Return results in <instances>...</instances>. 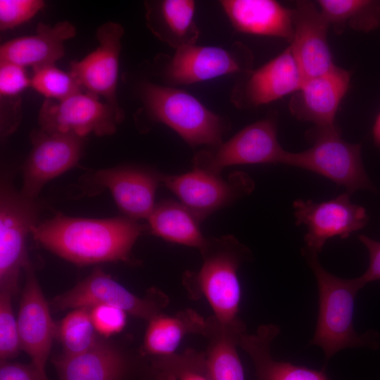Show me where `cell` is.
Returning <instances> with one entry per match:
<instances>
[{
  "mask_svg": "<svg viewBox=\"0 0 380 380\" xmlns=\"http://www.w3.org/2000/svg\"><path fill=\"white\" fill-rule=\"evenodd\" d=\"M123 119L99 96L83 91L61 101L46 99L38 123L40 129L47 132L72 133L84 138L90 133L111 135Z\"/></svg>",
  "mask_w": 380,
  "mask_h": 380,
  "instance_id": "obj_11",
  "label": "cell"
},
{
  "mask_svg": "<svg viewBox=\"0 0 380 380\" xmlns=\"http://www.w3.org/2000/svg\"><path fill=\"white\" fill-rule=\"evenodd\" d=\"M222 8L240 32L282 38L291 42L293 10L274 0H222Z\"/></svg>",
  "mask_w": 380,
  "mask_h": 380,
  "instance_id": "obj_22",
  "label": "cell"
},
{
  "mask_svg": "<svg viewBox=\"0 0 380 380\" xmlns=\"http://www.w3.org/2000/svg\"><path fill=\"white\" fill-rule=\"evenodd\" d=\"M41 204L24 196L8 181L1 184L0 286L12 295L18 291L20 272L28 260L25 243L37 222Z\"/></svg>",
  "mask_w": 380,
  "mask_h": 380,
  "instance_id": "obj_7",
  "label": "cell"
},
{
  "mask_svg": "<svg viewBox=\"0 0 380 380\" xmlns=\"http://www.w3.org/2000/svg\"><path fill=\"white\" fill-rule=\"evenodd\" d=\"M301 252L315 274L319 291L317 322L308 345L322 348L327 360L346 348L376 347L372 332L359 334L354 329L355 298L362 288L357 277H336L322 267L318 253L305 247Z\"/></svg>",
  "mask_w": 380,
  "mask_h": 380,
  "instance_id": "obj_3",
  "label": "cell"
},
{
  "mask_svg": "<svg viewBox=\"0 0 380 380\" xmlns=\"http://www.w3.org/2000/svg\"><path fill=\"white\" fill-rule=\"evenodd\" d=\"M12 294L7 291L0 293V357L8 360L15 357L21 349L18 322L11 305Z\"/></svg>",
  "mask_w": 380,
  "mask_h": 380,
  "instance_id": "obj_32",
  "label": "cell"
},
{
  "mask_svg": "<svg viewBox=\"0 0 380 380\" xmlns=\"http://www.w3.org/2000/svg\"><path fill=\"white\" fill-rule=\"evenodd\" d=\"M158 74L170 85L191 84L225 75L243 74L252 70L253 56L243 43L229 47L188 45L172 56L159 55L156 61Z\"/></svg>",
  "mask_w": 380,
  "mask_h": 380,
  "instance_id": "obj_6",
  "label": "cell"
},
{
  "mask_svg": "<svg viewBox=\"0 0 380 380\" xmlns=\"http://www.w3.org/2000/svg\"><path fill=\"white\" fill-rule=\"evenodd\" d=\"M350 73L336 66L320 76L305 79L289 101L291 115L315 127L336 125L338 106L349 89Z\"/></svg>",
  "mask_w": 380,
  "mask_h": 380,
  "instance_id": "obj_20",
  "label": "cell"
},
{
  "mask_svg": "<svg viewBox=\"0 0 380 380\" xmlns=\"http://www.w3.org/2000/svg\"><path fill=\"white\" fill-rule=\"evenodd\" d=\"M360 241L367 248L369 255L367 270L357 279L363 287L367 283L380 279V241L365 235L359 236Z\"/></svg>",
  "mask_w": 380,
  "mask_h": 380,
  "instance_id": "obj_37",
  "label": "cell"
},
{
  "mask_svg": "<svg viewBox=\"0 0 380 380\" xmlns=\"http://www.w3.org/2000/svg\"><path fill=\"white\" fill-rule=\"evenodd\" d=\"M52 362L59 380H151L148 359H136L99 341L85 352L70 356L63 354Z\"/></svg>",
  "mask_w": 380,
  "mask_h": 380,
  "instance_id": "obj_15",
  "label": "cell"
},
{
  "mask_svg": "<svg viewBox=\"0 0 380 380\" xmlns=\"http://www.w3.org/2000/svg\"><path fill=\"white\" fill-rule=\"evenodd\" d=\"M147 221L153 234L169 242L200 250L207 239L201 223L180 201L166 199L156 203Z\"/></svg>",
  "mask_w": 380,
  "mask_h": 380,
  "instance_id": "obj_27",
  "label": "cell"
},
{
  "mask_svg": "<svg viewBox=\"0 0 380 380\" xmlns=\"http://www.w3.org/2000/svg\"><path fill=\"white\" fill-rule=\"evenodd\" d=\"M206 319L191 309L173 315L160 313L148 321L141 353L158 357L175 353L182 338L188 334L205 333Z\"/></svg>",
  "mask_w": 380,
  "mask_h": 380,
  "instance_id": "obj_26",
  "label": "cell"
},
{
  "mask_svg": "<svg viewBox=\"0 0 380 380\" xmlns=\"http://www.w3.org/2000/svg\"><path fill=\"white\" fill-rule=\"evenodd\" d=\"M90 317L96 331L105 336L120 332L126 324V312L114 306L97 305L90 308Z\"/></svg>",
  "mask_w": 380,
  "mask_h": 380,
  "instance_id": "obj_34",
  "label": "cell"
},
{
  "mask_svg": "<svg viewBox=\"0 0 380 380\" xmlns=\"http://www.w3.org/2000/svg\"><path fill=\"white\" fill-rule=\"evenodd\" d=\"M30 86L46 99L56 101L84 91L70 72H64L54 65L34 69Z\"/></svg>",
  "mask_w": 380,
  "mask_h": 380,
  "instance_id": "obj_31",
  "label": "cell"
},
{
  "mask_svg": "<svg viewBox=\"0 0 380 380\" xmlns=\"http://www.w3.org/2000/svg\"><path fill=\"white\" fill-rule=\"evenodd\" d=\"M23 270L25 284L21 296L18 327L21 349L32 359V363L44 376L56 326L52 321L48 303L29 260Z\"/></svg>",
  "mask_w": 380,
  "mask_h": 380,
  "instance_id": "obj_19",
  "label": "cell"
},
{
  "mask_svg": "<svg viewBox=\"0 0 380 380\" xmlns=\"http://www.w3.org/2000/svg\"><path fill=\"white\" fill-rule=\"evenodd\" d=\"M144 4L146 25L160 41L175 49L196 44L200 32L194 1H148Z\"/></svg>",
  "mask_w": 380,
  "mask_h": 380,
  "instance_id": "obj_24",
  "label": "cell"
},
{
  "mask_svg": "<svg viewBox=\"0 0 380 380\" xmlns=\"http://www.w3.org/2000/svg\"><path fill=\"white\" fill-rule=\"evenodd\" d=\"M124 30L118 23L107 22L96 31L99 46L79 61H72L70 72L82 89L104 98L106 103L125 117L116 96L119 56Z\"/></svg>",
  "mask_w": 380,
  "mask_h": 380,
  "instance_id": "obj_17",
  "label": "cell"
},
{
  "mask_svg": "<svg viewBox=\"0 0 380 380\" xmlns=\"http://www.w3.org/2000/svg\"><path fill=\"white\" fill-rule=\"evenodd\" d=\"M304 80L289 46L256 70L241 74L230 99L239 109L256 108L293 94Z\"/></svg>",
  "mask_w": 380,
  "mask_h": 380,
  "instance_id": "obj_14",
  "label": "cell"
},
{
  "mask_svg": "<svg viewBox=\"0 0 380 380\" xmlns=\"http://www.w3.org/2000/svg\"><path fill=\"white\" fill-rule=\"evenodd\" d=\"M76 30L68 21L54 25L38 24L36 33L13 39L1 44L0 62H9L33 70L54 65L65 54L63 43L75 35Z\"/></svg>",
  "mask_w": 380,
  "mask_h": 380,
  "instance_id": "obj_21",
  "label": "cell"
},
{
  "mask_svg": "<svg viewBox=\"0 0 380 380\" xmlns=\"http://www.w3.org/2000/svg\"><path fill=\"white\" fill-rule=\"evenodd\" d=\"M287 151L277 138L274 118L256 121L241 129L221 144L195 153L193 167L220 175L227 167L246 164H284Z\"/></svg>",
  "mask_w": 380,
  "mask_h": 380,
  "instance_id": "obj_8",
  "label": "cell"
},
{
  "mask_svg": "<svg viewBox=\"0 0 380 380\" xmlns=\"http://www.w3.org/2000/svg\"><path fill=\"white\" fill-rule=\"evenodd\" d=\"M199 251L203 259L199 270L187 271L183 276L189 296L205 297L221 323L241 321L238 317L241 292L237 272L251 258V251L235 236L224 235L207 238Z\"/></svg>",
  "mask_w": 380,
  "mask_h": 380,
  "instance_id": "obj_2",
  "label": "cell"
},
{
  "mask_svg": "<svg viewBox=\"0 0 380 380\" xmlns=\"http://www.w3.org/2000/svg\"><path fill=\"white\" fill-rule=\"evenodd\" d=\"M350 196L345 192L319 203L303 199L293 202L296 224L307 227L305 248L319 253L329 239H346L367 224L369 217L365 208L352 203Z\"/></svg>",
  "mask_w": 380,
  "mask_h": 380,
  "instance_id": "obj_12",
  "label": "cell"
},
{
  "mask_svg": "<svg viewBox=\"0 0 380 380\" xmlns=\"http://www.w3.org/2000/svg\"><path fill=\"white\" fill-rule=\"evenodd\" d=\"M316 4L336 34L346 28L369 32L380 26V1L318 0Z\"/></svg>",
  "mask_w": 380,
  "mask_h": 380,
  "instance_id": "obj_28",
  "label": "cell"
},
{
  "mask_svg": "<svg viewBox=\"0 0 380 380\" xmlns=\"http://www.w3.org/2000/svg\"><path fill=\"white\" fill-rule=\"evenodd\" d=\"M374 144L380 148V113H379L372 129Z\"/></svg>",
  "mask_w": 380,
  "mask_h": 380,
  "instance_id": "obj_38",
  "label": "cell"
},
{
  "mask_svg": "<svg viewBox=\"0 0 380 380\" xmlns=\"http://www.w3.org/2000/svg\"><path fill=\"white\" fill-rule=\"evenodd\" d=\"M44 6L41 0H1L0 28L12 29L29 20Z\"/></svg>",
  "mask_w": 380,
  "mask_h": 380,
  "instance_id": "obj_33",
  "label": "cell"
},
{
  "mask_svg": "<svg viewBox=\"0 0 380 380\" xmlns=\"http://www.w3.org/2000/svg\"><path fill=\"white\" fill-rule=\"evenodd\" d=\"M162 174L149 168L126 165L94 171L84 179L91 187V194L93 190L108 189L126 217L138 221L147 220L153 211Z\"/></svg>",
  "mask_w": 380,
  "mask_h": 380,
  "instance_id": "obj_16",
  "label": "cell"
},
{
  "mask_svg": "<svg viewBox=\"0 0 380 380\" xmlns=\"http://www.w3.org/2000/svg\"><path fill=\"white\" fill-rule=\"evenodd\" d=\"M89 309H74L56 326V335L62 343L63 355H78L98 342Z\"/></svg>",
  "mask_w": 380,
  "mask_h": 380,
  "instance_id": "obj_30",
  "label": "cell"
},
{
  "mask_svg": "<svg viewBox=\"0 0 380 380\" xmlns=\"http://www.w3.org/2000/svg\"><path fill=\"white\" fill-rule=\"evenodd\" d=\"M30 86L25 68L9 62H0L1 96H14Z\"/></svg>",
  "mask_w": 380,
  "mask_h": 380,
  "instance_id": "obj_35",
  "label": "cell"
},
{
  "mask_svg": "<svg viewBox=\"0 0 380 380\" xmlns=\"http://www.w3.org/2000/svg\"><path fill=\"white\" fill-rule=\"evenodd\" d=\"M146 227L127 217L91 219L58 213L32 229L34 240L76 265L122 261L134 264L132 250Z\"/></svg>",
  "mask_w": 380,
  "mask_h": 380,
  "instance_id": "obj_1",
  "label": "cell"
},
{
  "mask_svg": "<svg viewBox=\"0 0 380 380\" xmlns=\"http://www.w3.org/2000/svg\"><path fill=\"white\" fill-rule=\"evenodd\" d=\"M292 10L293 34L289 46L304 79L329 72L336 65L328 43L329 21L310 1H298Z\"/></svg>",
  "mask_w": 380,
  "mask_h": 380,
  "instance_id": "obj_18",
  "label": "cell"
},
{
  "mask_svg": "<svg viewBox=\"0 0 380 380\" xmlns=\"http://www.w3.org/2000/svg\"><path fill=\"white\" fill-rule=\"evenodd\" d=\"M280 333L274 324L260 326L256 332L246 330L239 338L241 347L252 360L256 380H329L322 370H315L272 358L271 345Z\"/></svg>",
  "mask_w": 380,
  "mask_h": 380,
  "instance_id": "obj_23",
  "label": "cell"
},
{
  "mask_svg": "<svg viewBox=\"0 0 380 380\" xmlns=\"http://www.w3.org/2000/svg\"><path fill=\"white\" fill-rule=\"evenodd\" d=\"M246 330L243 321L227 324L213 315L206 319L203 334L208 340L204 352L213 380H244L243 369L237 347L241 334Z\"/></svg>",
  "mask_w": 380,
  "mask_h": 380,
  "instance_id": "obj_25",
  "label": "cell"
},
{
  "mask_svg": "<svg viewBox=\"0 0 380 380\" xmlns=\"http://www.w3.org/2000/svg\"><path fill=\"white\" fill-rule=\"evenodd\" d=\"M311 146L287 151L284 165L322 175L344 186L351 195L359 189H373L361 158V144L347 142L337 125L315 127L306 132Z\"/></svg>",
  "mask_w": 380,
  "mask_h": 380,
  "instance_id": "obj_5",
  "label": "cell"
},
{
  "mask_svg": "<svg viewBox=\"0 0 380 380\" xmlns=\"http://www.w3.org/2000/svg\"><path fill=\"white\" fill-rule=\"evenodd\" d=\"M168 303L167 295L156 288L150 289L144 297L137 296L97 268L72 289L55 297L51 305L56 310L108 305L149 321L162 313Z\"/></svg>",
  "mask_w": 380,
  "mask_h": 380,
  "instance_id": "obj_10",
  "label": "cell"
},
{
  "mask_svg": "<svg viewBox=\"0 0 380 380\" xmlns=\"http://www.w3.org/2000/svg\"><path fill=\"white\" fill-rule=\"evenodd\" d=\"M139 92L149 118L173 129L192 148L218 146L230 129L227 120L184 90L144 82Z\"/></svg>",
  "mask_w": 380,
  "mask_h": 380,
  "instance_id": "obj_4",
  "label": "cell"
},
{
  "mask_svg": "<svg viewBox=\"0 0 380 380\" xmlns=\"http://www.w3.org/2000/svg\"><path fill=\"white\" fill-rule=\"evenodd\" d=\"M148 357L154 380H213L204 352L190 348L180 353Z\"/></svg>",
  "mask_w": 380,
  "mask_h": 380,
  "instance_id": "obj_29",
  "label": "cell"
},
{
  "mask_svg": "<svg viewBox=\"0 0 380 380\" xmlns=\"http://www.w3.org/2000/svg\"><path fill=\"white\" fill-rule=\"evenodd\" d=\"M161 184L172 191L201 223L213 213L250 195L253 179L242 171L227 177L194 168L182 175L162 174Z\"/></svg>",
  "mask_w": 380,
  "mask_h": 380,
  "instance_id": "obj_9",
  "label": "cell"
},
{
  "mask_svg": "<svg viewBox=\"0 0 380 380\" xmlns=\"http://www.w3.org/2000/svg\"><path fill=\"white\" fill-rule=\"evenodd\" d=\"M0 380H49L31 363L24 365L1 360Z\"/></svg>",
  "mask_w": 380,
  "mask_h": 380,
  "instance_id": "obj_36",
  "label": "cell"
},
{
  "mask_svg": "<svg viewBox=\"0 0 380 380\" xmlns=\"http://www.w3.org/2000/svg\"><path fill=\"white\" fill-rule=\"evenodd\" d=\"M32 149L23 166L21 193L37 198L44 185L78 163L84 138L72 133L37 129L32 133Z\"/></svg>",
  "mask_w": 380,
  "mask_h": 380,
  "instance_id": "obj_13",
  "label": "cell"
}]
</instances>
